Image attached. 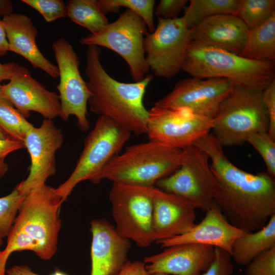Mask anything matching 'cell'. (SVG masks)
<instances>
[{"label": "cell", "instance_id": "1", "mask_svg": "<svg viewBox=\"0 0 275 275\" xmlns=\"http://www.w3.org/2000/svg\"><path fill=\"white\" fill-rule=\"evenodd\" d=\"M193 145L209 156L218 185L214 202L227 219L247 232L263 228L275 214L274 178L267 172L253 174L237 168L228 159L212 133Z\"/></svg>", "mask_w": 275, "mask_h": 275}, {"label": "cell", "instance_id": "2", "mask_svg": "<svg viewBox=\"0 0 275 275\" xmlns=\"http://www.w3.org/2000/svg\"><path fill=\"white\" fill-rule=\"evenodd\" d=\"M88 47L85 73L90 92L88 103L91 112L111 119L131 134H146L149 113L143 99L153 75L146 76L138 82H120L103 67L100 60V48L95 45Z\"/></svg>", "mask_w": 275, "mask_h": 275}, {"label": "cell", "instance_id": "3", "mask_svg": "<svg viewBox=\"0 0 275 275\" xmlns=\"http://www.w3.org/2000/svg\"><path fill=\"white\" fill-rule=\"evenodd\" d=\"M63 202L56 188L46 183L27 194L7 236V245L0 250V275H6L7 262L15 252L31 251L44 260L55 255Z\"/></svg>", "mask_w": 275, "mask_h": 275}, {"label": "cell", "instance_id": "4", "mask_svg": "<svg viewBox=\"0 0 275 275\" xmlns=\"http://www.w3.org/2000/svg\"><path fill=\"white\" fill-rule=\"evenodd\" d=\"M182 70L193 77L224 78L252 91H262L275 79L274 61L253 60L191 41Z\"/></svg>", "mask_w": 275, "mask_h": 275}, {"label": "cell", "instance_id": "5", "mask_svg": "<svg viewBox=\"0 0 275 275\" xmlns=\"http://www.w3.org/2000/svg\"><path fill=\"white\" fill-rule=\"evenodd\" d=\"M182 149L154 141L127 147L105 165L102 180L142 186H153L179 168Z\"/></svg>", "mask_w": 275, "mask_h": 275}, {"label": "cell", "instance_id": "6", "mask_svg": "<svg viewBox=\"0 0 275 275\" xmlns=\"http://www.w3.org/2000/svg\"><path fill=\"white\" fill-rule=\"evenodd\" d=\"M213 120L212 134L223 147L241 145L254 134L267 132L269 119L262 91L234 87Z\"/></svg>", "mask_w": 275, "mask_h": 275}, {"label": "cell", "instance_id": "7", "mask_svg": "<svg viewBox=\"0 0 275 275\" xmlns=\"http://www.w3.org/2000/svg\"><path fill=\"white\" fill-rule=\"evenodd\" d=\"M131 135L111 119L99 116L84 140L82 151L73 172L56 188L63 202L80 182L88 180L94 184L100 183L105 165L120 153Z\"/></svg>", "mask_w": 275, "mask_h": 275}, {"label": "cell", "instance_id": "8", "mask_svg": "<svg viewBox=\"0 0 275 275\" xmlns=\"http://www.w3.org/2000/svg\"><path fill=\"white\" fill-rule=\"evenodd\" d=\"M208 155L191 145L182 149L180 164L155 186L193 204L206 212L214 203L218 193L217 180L210 168Z\"/></svg>", "mask_w": 275, "mask_h": 275}, {"label": "cell", "instance_id": "9", "mask_svg": "<svg viewBox=\"0 0 275 275\" xmlns=\"http://www.w3.org/2000/svg\"><path fill=\"white\" fill-rule=\"evenodd\" d=\"M148 28L143 19L126 9L118 18L95 34L81 38L79 43L102 46L121 56L127 64L134 81L142 80L149 70L144 46Z\"/></svg>", "mask_w": 275, "mask_h": 275}, {"label": "cell", "instance_id": "10", "mask_svg": "<svg viewBox=\"0 0 275 275\" xmlns=\"http://www.w3.org/2000/svg\"><path fill=\"white\" fill-rule=\"evenodd\" d=\"M151 187L113 182L109 193L116 230L143 248L153 242Z\"/></svg>", "mask_w": 275, "mask_h": 275}, {"label": "cell", "instance_id": "11", "mask_svg": "<svg viewBox=\"0 0 275 275\" xmlns=\"http://www.w3.org/2000/svg\"><path fill=\"white\" fill-rule=\"evenodd\" d=\"M191 32L183 17H158L154 31L148 33L144 41L147 62L156 76L170 78L182 70Z\"/></svg>", "mask_w": 275, "mask_h": 275}, {"label": "cell", "instance_id": "12", "mask_svg": "<svg viewBox=\"0 0 275 275\" xmlns=\"http://www.w3.org/2000/svg\"><path fill=\"white\" fill-rule=\"evenodd\" d=\"M51 48L59 72L57 89L61 106L60 117L68 121L70 116H74L79 129L87 131L90 127L87 111L90 92L79 70V58L72 45L65 38L56 40Z\"/></svg>", "mask_w": 275, "mask_h": 275}, {"label": "cell", "instance_id": "13", "mask_svg": "<svg viewBox=\"0 0 275 275\" xmlns=\"http://www.w3.org/2000/svg\"><path fill=\"white\" fill-rule=\"evenodd\" d=\"M146 134L149 140L171 147L183 149L209 133L213 119L177 107L154 105L148 110Z\"/></svg>", "mask_w": 275, "mask_h": 275}, {"label": "cell", "instance_id": "14", "mask_svg": "<svg viewBox=\"0 0 275 275\" xmlns=\"http://www.w3.org/2000/svg\"><path fill=\"white\" fill-rule=\"evenodd\" d=\"M235 86L224 78L190 77L179 81L173 90L154 103L156 106L183 108L213 119L219 105Z\"/></svg>", "mask_w": 275, "mask_h": 275}, {"label": "cell", "instance_id": "15", "mask_svg": "<svg viewBox=\"0 0 275 275\" xmlns=\"http://www.w3.org/2000/svg\"><path fill=\"white\" fill-rule=\"evenodd\" d=\"M63 142V131L52 120L44 119L40 126L29 130L23 144L29 153L31 164L26 179L16 186L19 190L27 194L56 174V154Z\"/></svg>", "mask_w": 275, "mask_h": 275}, {"label": "cell", "instance_id": "16", "mask_svg": "<svg viewBox=\"0 0 275 275\" xmlns=\"http://www.w3.org/2000/svg\"><path fill=\"white\" fill-rule=\"evenodd\" d=\"M0 89L3 96L25 118L30 117V112L51 120L61 115L59 94L48 90L23 66L19 65L12 78L7 84L1 85Z\"/></svg>", "mask_w": 275, "mask_h": 275}, {"label": "cell", "instance_id": "17", "mask_svg": "<svg viewBox=\"0 0 275 275\" xmlns=\"http://www.w3.org/2000/svg\"><path fill=\"white\" fill-rule=\"evenodd\" d=\"M151 193L153 242L184 234L196 225L197 209L193 204L155 186L151 187Z\"/></svg>", "mask_w": 275, "mask_h": 275}, {"label": "cell", "instance_id": "18", "mask_svg": "<svg viewBox=\"0 0 275 275\" xmlns=\"http://www.w3.org/2000/svg\"><path fill=\"white\" fill-rule=\"evenodd\" d=\"M214 258L212 246L184 243L164 248L160 253L145 257L143 262L150 274L200 275L208 269Z\"/></svg>", "mask_w": 275, "mask_h": 275}, {"label": "cell", "instance_id": "19", "mask_svg": "<svg viewBox=\"0 0 275 275\" xmlns=\"http://www.w3.org/2000/svg\"><path fill=\"white\" fill-rule=\"evenodd\" d=\"M92 234L90 275H116L128 261L130 241L105 218L90 222Z\"/></svg>", "mask_w": 275, "mask_h": 275}, {"label": "cell", "instance_id": "20", "mask_svg": "<svg viewBox=\"0 0 275 275\" xmlns=\"http://www.w3.org/2000/svg\"><path fill=\"white\" fill-rule=\"evenodd\" d=\"M203 219L187 233L156 242L161 248L184 243L208 245L224 250L231 255L233 243L247 231L232 225L214 202Z\"/></svg>", "mask_w": 275, "mask_h": 275}, {"label": "cell", "instance_id": "21", "mask_svg": "<svg viewBox=\"0 0 275 275\" xmlns=\"http://www.w3.org/2000/svg\"><path fill=\"white\" fill-rule=\"evenodd\" d=\"M249 32L248 28L236 15L219 14L203 20L191 29V41L240 54Z\"/></svg>", "mask_w": 275, "mask_h": 275}, {"label": "cell", "instance_id": "22", "mask_svg": "<svg viewBox=\"0 0 275 275\" xmlns=\"http://www.w3.org/2000/svg\"><path fill=\"white\" fill-rule=\"evenodd\" d=\"M2 21L9 44V51L27 60L35 68H39L53 78L59 76L57 66L41 52L36 39L38 31L32 19L25 14L12 13Z\"/></svg>", "mask_w": 275, "mask_h": 275}, {"label": "cell", "instance_id": "23", "mask_svg": "<svg viewBox=\"0 0 275 275\" xmlns=\"http://www.w3.org/2000/svg\"><path fill=\"white\" fill-rule=\"evenodd\" d=\"M275 246V214L261 229L248 232L235 240L231 256L241 265H246L261 253Z\"/></svg>", "mask_w": 275, "mask_h": 275}, {"label": "cell", "instance_id": "24", "mask_svg": "<svg viewBox=\"0 0 275 275\" xmlns=\"http://www.w3.org/2000/svg\"><path fill=\"white\" fill-rule=\"evenodd\" d=\"M239 55L253 60L274 61L275 13L249 30Z\"/></svg>", "mask_w": 275, "mask_h": 275}, {"label": "cell", "instance_id": "25", "mask_svg": "<svg viewBox=\"0 0 275 275\" xmlns=\"http://www.w3.org/2000/svg\"><path fill=\"white\" fill-rule=\"evenodd\" d=\"M66 7L67 16L91 34L98 32L109 23L96 0H70Z\"/></svg>", "mask_w": 275, "mask_h": 275}, {"label": "cell", "instance_id": "26", "mask_svg": "<svg viewBox=\"0 0 275 275\" xmlns=\"http://www.w3.org/2000/svg\"><path fill=\"white\" fill-rule=\"evenodd\" d=\"M238 0H191L183 16L191 29L203 20L216 15H237Z\"/></svg>", "mask_w": 275, "mask_h": 275}, {"label": "cell", "instance_id": "27", "mask_svg": "<svg viewBox=\"0 0 275 275\" xmlns=\"http://www.w3.org/2000/svg\"><path fill=\"white\" fill-rule=\"evenodd\" d=\"M34 125L2 94L0 89V128L9 138L23 143Z\"/></svg>", "mask_w": 275, "mask_h": 275}, {"label": "cell", "instance_id": "28", "mask_svg": "<svg viewBox=\"0 0 275 275\" xmlns=\"http://www.w3.org/2000/svg\"><path fill=\"white\" fill-rule=\"evenodd\" d=\"M97 4L105 15L108 12L117 13L120 7H125L143 19L150 33H152L155 29L154 0H98Z\"/></svg>", "mask_w": 275, "mask_h": 275}, {"label": "cell", "instance_id": "29", "mask_svg": "<svg viewBox=\"0 0 275 275\" xmlns=\"http://www.w3.org/2000/svg\"><path fill=\"white\" fill-rule=\"evenodd\" d=\"M275 13L274 0H238L236 16L250 30Z\"/></svg>", "mask_w": 275, "mask_h": 275}, {"label": "cell", "instance_id": "30", "mask_svg": "<svg viewBox=\"0 0 275 275\" xmlns=\"http://www.w3.org/2000/svg\"><path fill=\"white\" fill-rule=\"evenodd\" d=\"M27 194L16 186L8 195L0 197V249L3 240L12 228Z\"/></svg>", "mask_w": 275, "mask_h": 275}, {"label": "cell", "instance_id": "31", "mask_svg": "<svg viewBox=\"0 0 275 275\" xmlns=\"http://www.w3.org/2000/svg\"><path fill=\"white\" fill-rule=\"evenodd\" d=\"M250 143L260 154L267 168V173L272 177H275V140L267 132L254 134L249 138Z\"/></svg>", "mask_w": 275, "mask_h": 275}, {"label": "cell", "instance_id": "32", "mask_svg": "<svg viewBox=\"0 0 275 275\" xmlns=\"http://www.w3.org/2000/svg\"><path fill=\"white\" fill-rule=\"evenodd\" d=\"M43 17L47 22L67 16V7L62 0H22Z\"/></svg>", "mask_w": 275, "mask_h": 275}, {"label": "cell", "instance_id": "33", "mask_svg": "<svg viewBox=\"0 0 275 275\" xmlns=\"http://www.w3.org/2000/svg\"><path fill=\"white\" fill-rule=\"evenodd\" d=\"M245 275H275V246L259 254L246 265Z\"/></svg>", "mask_w": 275, "mask_h": 275}, {"label": "cell", "instance_id": "34", "mask_svg": "<svg viewBox=\"0 0 275 275\" xmlns=\"http://www.w3.org/2000/svg\"><path fill=\"white\" fill-rule=\"evenodd\" d=\"M214 259L202 275H231L234 271V265L230 254L218 248H214Z\"/></svg>", "mask_w": 275, "mask_h": 275}, {"label": "cell", "instance_id": "35", "mask_svg": "<svg viewBox=\"0 0 275 275\" xmlns=\"http://www.w3.org/2000/svg\"><path fill=\"white\" fill-rule=\"evenodd\" d=\"M262 94L269 119L267 133L275 140V79L262 91Z\"/></svg>", "mask_w": 275, "mask_h": 275}, {"label": "cell", "instance_id": "36", "mask_svg": "<svg viewBox=\"0 0 275 275\" xmlns=\"http://www.w3.org/2000/svg\"><path fill=\"white\" fill-rule=\"evenodd\" d=\"M187 0H161L154 10L158 17L164 19H174L187 4Z\"/></svg>", "mask_w": 275, "mask_h": 275}, {"label": "cell", "instance_id": "37", "mask_svg": "<svg viewBox=\"0 0 275 275\" xmlns=\"http://www.w3.org/2000/svg\"><path fill=\"white\" fill-rule=\"evenodd\" d=\"M116 275H150L145 264L140 261H128Z\"/></svg>", "mask_w": 275, "mask_h": 275}, {"label": "cell", "instance_id": "38", "mask_svg": "<svg viewBox=\"0 0 275 275\" xmlns=\"http://www.w3.org/2000/svg\"><path fill=\"white\" fill-rule=\"evenodd\" d=\"M24 148L23 142L11 138L0 139V159L5 160L11 153Z\"/></svg>", "mask_w": 275, "mask_h": 275}, {"label": "cell", "instance_id": "39", "mask_svg": "<svg viewBox=\"0 0 275 275\" xmlns=\"http://www.w3.org/2000/svg\"><path fill=\"white\" fill-rule=\"evenodd\" d=\"M19 64L15 62L0 63L1 82L5 80H11L16 72Z\"/></svg>", "mask_w": 275, "mask_h": 275}, {"label": "cell", "instance_id": "40", "mask_svg": "<svg viewBox=\"0 0 275 275\" xmlns=\"http://www.w3.org/2000/svg\"><path fill=\"white\" fill-rule=\"evenodd\" d=\"M6 275H41L32 270L26 265H14L6 269Z\"/></svg>", "mask_w": 275, "mask_h": 275}, {"label": "cell", "instance_id": "41", "mask_svg": "<svg viewBox=\"0 0 275 275\" xmlns=\"http://www.w3.org/2000/svg\"><path fill=\"white\" fill-rule=\"evenodd\" d=\"M9 51V44L2 20L0 19V57L6 55Z\"/></svg>", "mask_w": 275, "mask_h": 275}, {"label": "cell", "instance_id": "42", "mask_svg": "<svg viewBox=\"0 0 275 275\" xmlns=\"http://www.w3.org/2000/svg\"><path fill=\"white\" fill-rule=\"evenodd\" d=\"M13 11V6L9 0H0V16L10 15Z\"/></svg>", "mask_w": 275, "mask_h": 275}, {"label": "cell", "instance_id": "43", "mask_svg": "<svg viewBox=\"0 0 275 275\" xmlns=\"http://www.w3.org/2000/svg\"><path fill=\"white\" fill-rule=\"evenodd\" d=\"M8 170V165L4 159H0V180L6 175Z\"/></svg>", "mask_w": 275, "mask_h": 275}, {"label": "cell", "instance_id": "44", "mask_svg": "<svg viewBox=\"0 0 275 275\" xmlns=\"http://www.w3.org/2000/svg\"><path fill=\"white\" fill-rule=\"evenodd\" d=\"M50 275H68V274L62 271L59 269H56Z\"/></svg>", "mask_w": 275, "mask_h": 275}, {"label": "cell", "instance_id": "45", "mask_svg": "<svg viewBox=\"0 0 275 275\" xmlns=\"http://www.w3.org/2000/svg\"><path fill=\"white\" fill-rule=\"evenodd\" d=\"M7 138H9L6 133L0 128V139H5Z\"/></svg>", "mask_w": 275, "mask_h": 275}, {"label": "cell", "instance_id": "46", "mask_svg": "<svg viewBox=\"0 0 275 275\" xmlns=\"http://www.w3.org/2000/svg\"><path fill=\"white\" fill-rule=\"evenodd\" d=\"M150 275H169V274L163 273H153Z\"/></svg>", "mask_w": 275, "mask_h": 275}, {"label": "cell", "instance_id": "47", "mask_svg": "<svg viewBox=\"0 0 275 275\" xmlns=\"http://www.w3.org/2000/svg\"><path fill=\"white\" fill-rule=\"evenodd\" d=\"M0 250H1V249H0Z\"/></svg>", "mask_w": 275, "mask_h": 275}]
</instances>
